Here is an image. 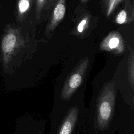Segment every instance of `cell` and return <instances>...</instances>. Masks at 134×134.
I'll list each match as a JSON object with an SVG mask.
<instances>
[{"instance_id": "cell-1", "label": "cell", "mask_w": 134, "mask_h": 134, "mask_svg": "<svg viewBox=\"0 0 134 134\" xmlns=\"http://www.w3.org/2000/svg\"><path fill=\"white\" fill-rule=\"evenodd\" d=\"M115 99L114 83L109 82L103 87L97 101L96 117L99 130H103L108 127L114 113Z\"/></svg>"}, {"instance_id": "cell-2", "label": "cell", "mask_w": 134, "mask_h": 134, "mask_svg": "<svg viewBox=\"0 0 134 134\" xmlns=\"http://www.w3.org/2000/svg\"><path fill=\"white\" fill-rule=\"evenodd\" d=\"M22 44V41L16 29L9 28L7 30L3 37L1 45L2 63L5 69Z\"/></svg>"}, {"instance_id": "cell-7", "label": "cell", "mask_w": 134, "mask_h": 134, "mask_svg": "<svg viewBox=\"0 0 134 134\" xmlns=\"http://www.w3.org/2000/svg\"><path fill=\"white\" fill-rule=\"evenodd\" d=\"M30 6L29 0H19L18 3V15L21 16L28 9Z\"/></svg>"}, {"instance_id": "cell-9", "label": "cell", "mask_w": 134, "mask_h": 134, "mask_svg": "<svg viewBox=\"0 0 134 134\" xmlns=\"http://www.w3.org/2000/svg\"><path fill=\"white\" fill-rule=\"evenodd\" d=\"M122 0H105L107 15H109L117 5Z\"/></svg>"}, {"instance_id": "cell-10", "label": "cell", "mask_w": 134, "mask_h": 134, "mask_svg": "<svg viewBox=\"0 0 134 134\" xmlns=\"http://www.w3.org/2000/svg\"><path fill=\"white\" fill-rule=\"evenodd\" d=\"M127 13L125 10H122L119 13L117 17H116V22L118 24H122L124 23L126 19Z\"/></svg>"}, {"instance_id": "cell-6", "label": "cell", "mask_w": 134, "mask_h": 134, "mask_svg": "<svg viewBox=\"0 0 134 134\" xmlns=\"http://www.w3.org/2000/svg\"><path fill=\"white\" fill-rule=\"evenodd\" d=\"M133 53L132 52L129 55L128 64V76L129 83L132 90L134 85V63Z\"/></svg>"}, {"instance_id": "cell-3", "label": "cell", "mask_w": 134, "mask_h": 134, "mask_svg": "<svg viewBox=\"0 0 134 134\" xmlns=\"http://www.w3.org/2000/svg\"><path fill=\"white\" fill-rule=\"evenodd\" d=\"M89 59L85 58L76 66L65 82L61 92L62 99L68 100L81 84L89 65Z\"/></svg>"}, {"instance_id": "cell-5", "label": "cell", "mask_w": 134, "mask_h": 134, "mask_svg": "<svg viewBox=\"0 0 134 134\" xmlns=\"http://www.w3.org/2000/svg\"><path fill=\"white\" fill-rule=\"evenodd\" d=\"M65 13V0H59L57 4L54 8L51 21L48 26L49 30L53 29L58 23L64 17Z\"/></svg>"}, {"instance_id": "cell-12", "label": "cell", "mask_w": 134, "mask_h": 134, "mask_svg": "<svg viewBox=\"0 0 134 134\" xmlns=\"http://www.w3.org/2000/svg\"><path fill=\"white\" fill-rule=\"evenodd\" d=\"M86 24V20L83 19L82 20L79 24L77 27V30L79 32H82L84 29V27Z\"/></svg>"}, {"instance_id": "cell-4", "label": "cell", "mask_w": 134, "mask_h": 134, "mask_svg": "<svg viewBox=\"0 0 134 134\" xmlns=\"http://www.w3.org/2000/svg\"><path fill=\"white\" fill-rule=\"evenodd\" d=\"M78 113L79 110L76 106L70 109L60 127L58 134H71L77 119Z\"/></svg>"}, {"instance_id": "cell-13", "label": "cell", "mask_w": 134, "mask_h": 134, "mask_svg": "<svg viewBox=\"0 0 134 134\" xmlns=\"http://www.w3.org/2000/svg\"><path fill=\"white\" fill-rule=\"evenodd\" d=\"M83 1H85V0H83Z\"/></svg>"}, {"instance_id": "cell-11", "label": "cell", "mask_w": 134, "mask_h": 134, "mask_svg": "<svg viewBox=\"0 0 134 134\" xmlns=\"http://www.w3.org/2000/svg\"><path fill=\"white\" fill-rule=\"evenodd\" d=\"M47 0H37V13L39 12V10H41L44 4L46 5Z\"/></svg>"}, {"instance_id": "cell-8", "label": "cell", "mask_w": 134, "mask_h": 134, "mask_svg": "<svg viewBox=\"0 0 134 134\" xmlns=\"http://www.w3.org/2000/svg\"><path fill=\"white\" fill-rule=\"evenodd\" d=\"M119 40L117 37H112L108 41L107 44L104 47V49L106 50H114L117 49L119 44Z\"/></svg>"}]
</instances>
